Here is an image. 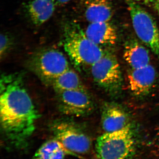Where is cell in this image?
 I'll return each instance as SVG.
<instances>
[{
  "label": "cell",
  "instance_id": "obj_3",
  "mask_svg": "<svg viewBox=\"0 0 159 159\" xmlns=\"http://www.w3.org/2000/svg\"><path fill=\"white\" fill-rule=\"evenodd\" d=\"M96 149L99 159H130L135 149L131 124L120 130L106 132L98 137Z\"/></svg>",
  "mask_w": 159,
  "mask_h": 159
},
{
  "label": "cell",
  "instance_id": "obj_5",
  "mask_svg": "<svg viewBox=\"0 0 159 159\" xmlns=\"http://www.w3.org/2000/svg\"><path fill=\"white\" fill-rule=\"evenodd\" d=\"M136 34L159 60V29L152 16L135 0H126Z\"/></svg>",
  "mask_w": 159,
  "mask_h": 159
},
{
  "label": "cell",
  "instance_id": "obj_18",
  "mask_svg": "<svg viewBox=\"0 0 159 159\" xmlns=\"http://www.w3.org/2000/svg\"><path fill=\"white\" fill-rule=\"evenodd\" d=\"M71 0H55V2L57 5H62L68 3Z\"/></svg>",
  "mask_w": 159,
  "mask_h": 159
},
{
  "label": "cell",
  "instance_id": "obj_12",
  "mask_svg": "<svg viewBox=\"0 0 159 159\" xmlns=\"http://www.w3.org/2000/svg\"><path fill=\"white\" fill-rule=\"evenodd\" d=\"M84 31L87 37L98 45L112 46L116 43V31L109 21L89 23Z\"/></svg>",
  "mask_w": 159,
  "mask_h": 159
},
{
  "label": "cell",
  "instance_id": "obj_7",
  "mask_svg": "<svg viewBox=\"0 0 159 159\" xmlns=\"http://www.w3.org/2000/svg\"><path fill=\"white\" fill-rule=\"evenodd\" d=\"M51 130L54 139L74 155L85 154L90 148L91 140L89 136L73 123L57 121L52 125Z\"/></svg>",
  "mask_w": 159,
  "mask_h": 159
},
{
  "label": "cell",
  "instance_id": "obj_9",
  "mask_svg": "<svg viewBox=\"0 0 159 159\" xmlns=\"http://www.w3.org/2000/svg\"><path fill=\"white\" fill-rule=\"evenodd\" d=\"M157 71L149 64L143 67L131 69L128 74L129 88L132 93L143 97L150 93L157 79Z\"/></svg>",
  "mask_w": 159,
  "mask_h": 159
},
{
  "label": "cell",
  "instance_id": "obj_2",
  "mask_svg": "<svg viewBox=\"0 0 159 159\" xmlns=\"http://www.w3.org/2000/svg\"><path fill=\"white\" fill-rule=\"evenodd\" d=\"M63 46L73 63L81 69L92 66L104 55L100 46L91 40L78 24L66 25L64 31Z\"/></svg>",
  "mask_w": 159,
  "mask_h": 159
},
{
  "label": "cell",
  "instance_id": "obj_17",
  "mask_svg": "<svg viewBox=\"0 0 159 159\" xmlns=\"http://www.w3.org/2000/svg\"><path fill=\"white\" fill-rule=\"evenodd\" d=\"M13 43V39L11 35L5 32L1 33L0 45V55L1 58L5 57V55L11 49Z\"/></svg>",
  "mask_w": 159,
  "mask_h": 159
},
{
  "label": "cell",
  "instance_id": "obj_20",
  "mask_svg": "<svg viewBox=\"0 0 159 159\" xmlns=\"http://www.w3.org/2000/svg\"><path fill=\"white\" fill-rule=\"evenodd\" d=\"M135 1H139V2H141L147 4H153L155 2V0H135Z\"/></svg>",
  "mask_w": 159,
  "mask_h": 159
},
{
  "label": "cell",
  "instance_id": "obj_16",
  "mask_svg": "<svg viewBox=\"0 0 159 159\" xmlns=\"http://www.w3.org/2000/svg\"><path fill=\"white\" fill-rule=\"evenodd\" d=\"M51 84L56 92L85 89L79 75L70 68L54 79Z\"/></svg>",
  "mask_w": 159,
  "mask_h": 159
},
{
  "label": "cell",
  "instance_id": "obj_11",
  "mask_svg": "<svg viewBox=\"0 0 159 159\" xmlns=\"http://www.w3.org/2000/svg\"><path fill=\"white\" fill-rule=\"evenodd\" d=\"M86 20L89 23L109 21L113 10L109 0H80Z\"/></svg>",
  "mask_w": 159,
  "mask_h": 159
},
{
  "label": "cell",
  "instance_id": "obj_19",
  "mask_svg": "<svg viewBox=\"0 0 159 159\" xmlns=\"http://www.w3.org/2000/svg\"><path fill=\"white\" fill-rule=\"evenodd\" d=\"M153 5L157 12H158L159 15V0H155V2Z\"/></svg>",
  "mask_w": 159,
  "mask_h": 159
},
{
  "label": "cell",
  "instance_id": "obj_21",
  "mask_svg": "<svg viewBox=\"0 0 159 159\" xmlns=\"http://www.w3.org/2000/svg\"><path fill=\"white\" fill-rule=\"evenodd\" d=\"M48 1H54L55 2V0H48Z\"/></svg>",
  "mask_w": 159,
  "mask_h": 159
},
{
  "label": "cell",
  "instance_id": "obj_14",
  "mask_svg": "<svg viewBox=\"0 0 159 159\" xmlns=\"http://www.w3.org/2000/svg\"><path fill=\"white\" fill-rule=\"evenodd\" d=\"M54 1L32 0L27 6L28 14L35 25L40 26L48 20L54 13L55 8Z\"/></svg>",
  "mask_w": 159,
  "mask_h": 159
},
{
  "label": "cell",
  "instance_id": "obj_15",
  "mask_svg": "<svg viewBox=\"0 0 159 159\" xmlns=\"http://www.w3.org/2000/svg\"><path fill=\"white\" fill-rule=\"evenodd\" d=\"M68 154L75 156L54 139L44 143L30 159H65Z\"/></svg>",
  "mask_w": 159,
  "mask_h": 159
},
{
  "label": "cell",
  "instance_id": "obj_22",
  "mask_svg": "<svg viewBox=\"0 0 159 159\" xmlns=\"http://www.w3.org/2000/svg\"></svg>",
  "mask_w": 159,
  "mask_h": 159
},
{
  "label": "cell",
  "instance_id": "obj_10",
  "mask_svg": "<svg viewBox=\"0 0 159 159\" xmlns=\"http://www.w3.org/2000/svg\"><path fill=\"white\" fill-rule=\"evenodd\" d=\"M101 119L102 128L106 132L120 130L130 124L126 111L114 102H106L103 104Z\"/></svg>",
  "mask_w": 159,
  "mask_h": 159
},
{
  "label": "cell",
  "instance_id": "obj_1",
  "mask_svg": "<svg viewBox=\"0 0 159 159\" xmlns=\"http://www.w3.org/2000/svg\"><path fill=\"white\" fill-rule=\"evenodd\" d=\"M0 88V121L4 139L11 148L22 149L34 133L38 112L20 75L4 74Z\"/></svg>",
  "mask_w": 159,
  "mask_h": 159
},
{
  "label": "cell",
  "instance_id": "obj_6",
  "mask_svg": "<svg viewBox=\"0 0 159 159\" xmlns=\"http://www.w3.org/2000/svg\"><path fill=\"white\" fill-rule=\"evenodd\" d=\"M31 64L39 78L51 84L54 79L70 69L65 55L54 49H47L36 53L31 58Z\"/></svg>",
  "mask_w": 159,
  "mask_h": 159
},
{
  "label": "cell",
  "instance_id": "obj_8",
  "mask_svg": "<svg viewBox=\"0 0 159 159\" xmlns=\"http://www.w3.org/2000/svg\"><path fill=\"white\" fill-rule=\"evenodd\" d=\"M61 111L67 116L82 117L91 114L94 104L86 89L57 92Z\"/></svg>",
  "mask_w": 159,
  "mask_h": 159
},
{
  "label": "cell",
  "instance_id": "obj_4",
  "mask_svg": "<svg viewBox=\"0 0 159 159\" xmlns=\"http://www.w3.org/2000/svg\"><path fill=\"white\" fill-rule=\"evenodd\" d=\"M91 74L96 83L111 96H118L122 90V76L116 55L105 51L104 55L91 67Z\"/></svg>",
  "mask_w": 159,
  "mask_h": 159
},
{
  "label": "cell",
  "instance_id": "obj_13",
  "mask_svg": "<svg viewBox=\"0 0 159 159\" xmlns=\"http://www.w3.org/2000/svg\"><path fill=\"white\" fill-rule=\"evenodd\" d=\"M123 57L131 69L140 68L150 64L148 50L135 39H130L125 43Z\"/></svg>",
  "mask_w": 159,
  "mask_h": 159
}]
</instances>
